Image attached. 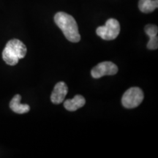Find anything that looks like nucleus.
Segmentation results:
<instances>
[{"label":"nucleus","instance_id":"obj_1","mask_svg":"<svg viewBox=\"0 0 158 158\" xmlns=\"http://www.w3.org/2000/svg\"><path fill=\"white\" fill-rule=\"evenodd\" d=\"M54 21L69 41L78 43L81 40L78 24L72 15L64 12H59L54 15Z\"/></svg>","mask_w":158,"mask_h":158},{"label":"nucleus","instance_id":"obj_2","mask_svg":"<svg viewBox=\"0 0 158 158\" xmlns=\"http://www.w3.org/2000/svg\"><path fill=\"white\" fill-rule=\"evenodd\" d=\"M27 48L23 42L18 39H13L7 42L2 52V59L6 64L14 66L19 59L24 58Z\"/></svg>","mask_w":158,"mask_h":158},{"label":"nucleus","instance_id":"obj_3","mask_svg":"<svg viewBox=\"0 0 158 158\" xmlns=\"http://www.w3.org/2000/svg\"><path fill=\"white\" fill-rule=\"evenodd\" d=\"M120 32V24L116 19H110L106 21L105 26L99 27L96 33L105 40H112L118 37Z\"/></svg>","mask_w":158,"mask_h":158},{"label":"nucleus","instance_id":"obj_4","mask_svg":"<svg viewBox=\"0 0 158 158\" xmlns=\"http://www.w3.org/2000/svg\"><path fill=\"white\" fill-rule=\"evenodd\" d=\"M144 94L139 87L130 88L124 92L122 98V103L126 108L138 107L143 101Z\"/></svg>","mask_w":158,"mask_h":158},{"label":"nucleus","instance_id":"obj_5","mask_svg":"<svg viewBox=\"0 0 158 158\" xmlns=\"http://www.w3.org/2000/svg\"><path fill=\"white\" fill-rule=\"evenodd\" d=\"M118 72V67L111 62H102L99 63L91 71L94 78H100L105 76H114Z\"/></svg>","mask_w":158,"mask_h":158},{"label":"nucleus","instance_id":"obj_6","mask_svg":"<svg viewBox=\"0 0 158 158\" xmlns=\"http://www.w3.org/2000/svg\"><path fill=\"white\" fill-rule=\"evenodd\" d=\"M68 92V87L64 82H59L55 85L51 95V102L54 104L62 103Z\"/></svg>","mask_w":158,"mask_h":158},{"label":"nucleus","instance_id":"obj_7","mask_svg":"<svg viewBox=\"0 0 158 158\" xmlns=\"http://www.w3.org/2000/svg\"><path fill=\"white\" fill-rule=\"evenodd\" d=\"M21 96L20 94L15 95L10 102V108L16 114H22L27 113L30 110V107L27 104H21Z\"/></svg>","mask_w":158,"mask_h":158},{"label":"nucleus","instance_id":"obj_8","mask_svg":"<svg viewBox=\"0 0 158 158\" xmlns=\"http://www.w3.org/2000/svg\"><path fill=\"white\" fill-rule=\"evenodd\" d=\"M86 103V100L82 95L77 94L73 99L67 100L64 102V106L69 111H75L78 108L83 107Z\"/></svg>","mask_w":158,"mask_h":158},{"label":"nucleus","instance_id":"obj_9","mask_svg":"<svg viewBox=\"0 0 158 158\" xmlns=\"http://www.w3.org/2000/svg\"><path fill=\"white\" fill-rule=\"evenodd\" d=\"M158 7V0H139L138 7L143 13H152Z\"/></svg>","mask_w":158,"mask_h":158},{"label":"nucleus","instance_id":"obj_10","mask_svg":"<svg viewBox=\"0 0 158 158\" xmlns=\"http://www.w3.org/2000/svg\"><path fill=\"white\" fill-rule=\"evenodd\" d=\"M145 30L146 34H147L149 37H153L157 36V32H158V28L156 25L154 24H148L145 27Z\"/></svg>","mask_w":158,"mask_h":158},{"label":"nucleus","instance_id":"obj_11","mask_svg":"<svg viewBox=\"0 0 158 158\" xmlns=\"http://www.w3.org/2000/svg\"><path fill=\"white\" fill-rule=\"evenodd\" d=\"M158 48V38L157 36L150 37L147 44V48L150 50H155Z\"/></svg>","mask_w":158,"mask_h":158}]
</instances>
